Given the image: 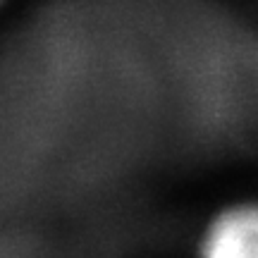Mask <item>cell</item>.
<instances>
[{"mask_svg": "<svg viewBox=\"0 0 258 258\" xmlns=\"http://www.w3.org/2000/svg\"><path fill=\"white\" fill-rule=\"evenodd\" d=\"M199 258H258V201L218 213L203 232Z\"/></svg>", "mask_w": 258, "mask_h": 258, "instance_id": "1", "label": "cell"}, {"mask_svg": "<svg viewBox=\"0 0 258 258\" xmlns=\"http://www.w3.org/2000/svg\"><path fill=\"white\" fill-rule=\"evenodd\" d=\"M0 5H3V0H0Z\"/></svg>", "mask_w": 258, "mask_h": 258, "instance_id": "2", "label": "cell"}]
</instances>
